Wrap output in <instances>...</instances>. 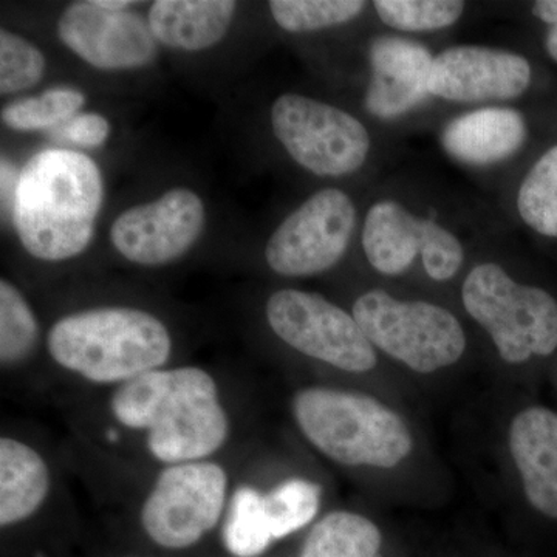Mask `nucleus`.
Masks as SVG:
<instances>
[{"label":"nucleus","mask_w":557,"mask_h":557,"mask_svg":"<svg viewBox=\"0 0 557 557\" xmlns=\"http://www.w3.org/2000/svg\"><path fill=\"white\" fill-rule=\"evenodd\" d=\"M351 314L376 351L420 375L456 366L467 350L460 321L426 300H401L370 289L355 300Z\"/></svg>","instance_id":"423d86ee"},{"label":"nucleus","mask_w":557,"mask_h":557,"mask_svg":"<svg viewBox=\"0 0 557 557\" xmlns=\"http://www.w3.org/2000/svg\"><path fill=\"white\" fill-rule=\"evenodd\" d=\"M0 185H2L3 209L9 211L10 218L13 219L17 185H20V172L5 159H2V168H0Z\"/></svg>","instance_id":"7c9ffc66"},{"label":"nucleus","mask_w":557,"mask_h":557,"mask_svg":"<svg viewBox=\"0 0 557 557\" xmlns=\"http://www.w3.org/2000/svg\"><path fill=\"white\" fill-rule=\"evenodd\" d=\"M86 104L83 91L58 87L39 97L22 98L2 109V121L10 129L39 132L53 129L75 119Z\"/></svg>","instance_id":"393cba45"},{"label":"nucleus","mask_w":557,"mask_h":557,"mask_svg":"<svg viewBox=\"0 0 557 557\" xmlns=\"http://www.w3.org/2000/svg\"><path fill=\"white\" fill-rule=\"evenodd\" d=\"M51 359L98 386H123L170 361V330L134 307H98L67 314L47 335Z\"/></svg>","instance_id":"7ed1b4c3"},{"label":"nucleus","mask_w":557,"mask_h":557,"mask_svg":"<svg viewBox=\"0 0 557 557\" xmlns=\"http://www.w3.org/2000/svg\"><path fill=\"white\" fill-rule=\"evenodd\" d=\"M50 469L33 446L13 437L0 438V525L32 519L50 494Z\"/></svg>","instance_id":"6ab92c4d"},{"label":"nucleus","mask_w":557,"mask_h":557,"mask_svg":"<svg viewBox=\"0 0 557 557\" xmlns=\"http://www.w3.org/2000/svg\"><path fill=\"white\" fill-rule=\"evenodd\" d=\"M273 20L289 33H310L347 24L366 9L362 0H271Z\"/></svg>","instance_id":"a878e982"},{"label":"nucleus","mask_w":557,"mask_h":557,"mask_svg":"<svg viewBox=\"0 0 557 557\" xmlns=\"http://www.w3.org/2000/svg\"><path fill=\"white\" fill-rule=\"evenodd\" d=\"M267 321L278 339L304 357L361 375L375 369L379 351L347 313L324 296L285 288L267 300Z\"/></svg>","instance_id":"6e6552de"},{"label":"nucleus","mask_w":557,"mask_h":557,"mask_svg":"<svg viewBox=\"0 0 557 557\" xmlns=\"http://www.w3.org/2000/svg\"><path fill=\"white\" fill-rule=\"evenodd\" d=\"M531 84V65L522 54L483 46H457L434 58L429 91L456 102L515 100Z\"/></svg>","instance_id":"ddd939ff"},{"label":"nucleus","mask_w":557,"mask_h":557,"mask_svg":"<svg viewBox=\"0 0 557 557\" xmlns=\"http://www.w3.org/2000/svg\"><path fill=\"white\" fill-rule=\"evenodd\" d=\"M527 137V121L519 110L482 108L449 121L442 146L460 163L486 166L518 153Z\"/></svg>","instance_id":"dca6fc26"},{"label":"nucleus","mask_w":557,"mask_h":557,"mask_svg":"<svg viewBox=\"0 0 557 557\" xmlns=\"http://www.w3.org/2000/svg\"><path fill=\"white\" fill-rule=\"evenodd\" d=\"M428 219L417 218L395 200L376 201L366 215L362 248L384 276H399L421 255Z\"/></svg>","instance_id":"a211bd4d"},{"label":"nucleus","mask_w":557,"mask_h":557,"mask_svg":"<svg viewBox=\"0 0 557 557\" xmlns=\"http://www.w3.org/2000/svg\"><path fill=\"white\" fill-rule=\"evenodd\" d=\"M228 486V472L218 461L164 467L139 509L143 531L161 548L194 547L225 516Z\"/></svg>","instance_id":"0eeeda50"},{"label":"nucleus","mask_w":557,"mask_h":557,"mask_svg":"<svg viewBox=\"0 0 557 557\" xmlns=\"http://www.w3.org/2000/svg\"><path fill=\"white\" fill-rule=\"evenodd\" d=\"M518 211L531 230L557 239V145L548 149L523 178Z\"/></svg>","instance_id":"b1692460"},{"label":"nucleus","mask_w":557,"mask_h":557,"mask_svg":"<svg viewBox=\"0 0 557 557\" xmlns=\"http://www.w3.org/2000/svg\"><path fill=\"white\" fill-rule=\"evenodd\" d=\"M420 256L428 276L432 281L446 282L456 276L463 265L465 249L450 231L428 219Z\"/></svg>","instance_id":"c85d7f7f"},{"label":"nucleus","mask_w":557,"mask_h":557,"mask_svg":"<svg viewBox=\"0 0 557 557\" xmlns=\"http://www.w3.org/2000/svg\"><path fill=\"white\" fill-rule=\"evenodd\" d=\"M434 58L428 47L399 36H380L369 49L372 79L366 109L380 120H395L424 102Z\"/></svg>","instance_id":"4468645a"},{"label":"nucleus","mask_w":557,"mask_h":557,"mask_svg":"<svg viewBox=\"0 0 557 557\" xmlns=\"http://www.w3.org/2000/svg\"><path fill=\"white\" fill-rule=\"evenodd\" d=\"M104 200L100 168L84 153L47 149L20 172L13 222L33 258L62 262L86 251Z\"/></svg>","instance_id":"f03ea898"},{"label":"nucleus","mask_w":557,"mask_h":557,"mask_svg":"<svg viewBox=\"0 0 557 557\" xmlns=\"http://www.w3.org/2000/svg\"><path fill=\"white\" fill-rule=\"evenodd\" d=\"M373 7L387 27L412 33L448 28L465 11L457 0H376Z\"/></svg>","instance_id":"bb28decb"},{"label":"nucleus","mask_w":557,"mask_h":557,"mask_svg":"<svg viewBox=\"0 0 557 557\" xmlns=\"http://www.w3.org/2000/svg\"><path fill=\"white\" fill-rule=\"evenodd\" d=\"M222 539L233 557H259L274 544L263 493L258 487L240 485L231 493L223 516Z\"/></svg>","instance_id":"412c9836"},{"label":"nucleus","mask_w":557,"mask_h":557,"mask_svg":"<svg viewBox=\"0 0 557 557\" xmlns=\"http://www.w3.org/2000/svg\"><path fill=\"white\" fill-rule=\"evenodd\" d=\"M271 126L288 156L319 177H343L368 160L370 135L346 110L298 94H284L271 108Z\"/></svg>","instance_id":"1a4fd4ad"},{"label":"nucleus","mask_w":557,"mask_h":557,"mask_svg":"<svg viewBox=\"0 0 557 557\" xmlns=\"http://www.w3.org/2000/svg\"><path fill=\"white\" fill-rule=\"evenodd\" d=\"M39 343V324L30 304L7 278L0 281V362L11 369L32 357Z\"/></svg>","instance_id":"5701e85b"},{"label":"nucleus","mask_w":557,"mask_h":557,"mask_svg":"<svg viewBox=\"0 0 557 557\" xmlns=\"http://www.w3.org/2000/svg\"><path fill=\"white\" fill-rule=\"evenodd\" d=\"M357 226V208L344 190H318L271 234L267 263L285 277L324 273L346 255Z\"/></svg>","instance_id":"9d476101"},{"label":"nucleus","mask_w":557,"mask_h":557,"mask_svg":"<svg viewBox=\"0 0 557 557\" xmlns=\"http://www.w3.org/2000/svg\"><path fill=\"white\" fill-rule=\"evenodd\" d=\"M62 137L83 148H98L108 141L110 124L100 113H81L62 127Z\"/></svg>","instance_id":"c756f323"},{"label":"nucleus","mask_w":557,"mask_h":557,"mask_svg":"<svg viewBox=\"0 0 557 557\" xmlns=\"http://www.w3.org/2000/svg\"><path fill=\"white\" fill-rule=\"evenodd\" d=\"M267 519L274 542L292 536L318 518L322 487L310 479L289 478L263 493Z\"/></svg>","instance_id":"4be33fe9"},{"label":"nucleus","mask_w":557,"mask_h":557,"mask_svg":"<svg viewBox=\"0 0 557 557\" xmlns=\"http://www.w3.org/2000/svg\"><path fill=\"white\" fill-rule=\"evenodd\" d=\"M461 300L508 364L557 350V300L544 288L519 284L497 263L469 271Z\"/></svg>","instance_id":"39448f33"},{"label":"nucleus","mask_w":557,"mask_h":557,"mask_svg":"<svg viewBox=\"0 0 557 557\" xmlns=\"http://www.w3.org/2000/svg\"><path fill=\"white\" fill-rule=\"evenodd\" d=\"M383 534L372 519L336 509L311 527L299 557H380Z\"/></svg>","instance_id":"aec40b11"},{"label":"nucleus","mask_w":557,"mask_h":557,"mask_svg":"<svg viewBox=\"0 0 557 557\" xmlns=\"http://www.w3.org/2000/svg\"><path fill=\"white\" fill-rule=\"evenodd\" d=\"M110 412L120 426L145 432L150 456L166 467L209 460L230 438L219 384L196 366L152 370L116 387Z\"/></svg>","instance_id":"f257e3e1"},{"label":"nucleus","mask_w":557,"mask_h":557,"mask_svg":"<svg viewBox=\"0 0 557 557\" xmlns=\"http://www.w3.org/2000/svg\"><path fill=\"white\" fill-rule=\"evenodd\" d=\"M292 416L304 438L341 467L388 471L408 460L413 450L405 418L362 392L299 388L292 398Z\"/></svg>","instance_id":"20e7f679"},{"label":"nucleus","mask_w":557,"mask_h":557,"mask_svg":"<svg viewBox=\"0 0 557 557\" xmlns=\"http://www.w3.org/2000/svg\"><path fill=\"white\" fill-rule=\"evenodd\" d=\"M207 223L203 201L194 190L174 188L113 220L110 240L124 259L160 267L185 256Z\"/></svg>","instance_id":"9b49d317"},{"label":"nucleus","mask_w":557,"mask_h":557,"mask_svg":"<svg viewBox=\"0 0 557 557\" xmlns=\"http://www.w3.org/2000/svg\"><path fill=\"white\" fill-rule=\"evenodd\" d=\"M545 49L553 61L557 62V25L548 28L547 36H545Z\"/></svg>","instance_id":"473e14b6"},{"label":"nucleus","mask_w":557,"mask_h":557,"mask_svg":"<svg viewBox=\"0 0 557 557\" xmlns=\"http://www.w3.org/2000/svg\"><path fill=\"white\" fill-rule=\"evenodd\" d=\"M534 16L545 24L553 27V25H557V0H539V2L533 3Z\"/></svg>","instance_id":"2f4dec72"},{"label":"nucleus","mask_w":557,"mask_h":557,"mask_svg":"<svg viewBox=\"0 0 557 557\" xmlns=\"http://www.w3.org/2000/svg\"><path fill=\"white\" fill-rule=\"evenodd\" d=\"M236 10L233 0H157L148 21L163 46L201 51L225 38Z\"/></svg>","instance_id":"f3484780"},{"label":"nucleus","mask_w":557,"mask_h":557,"mask_svg":"<svg viewBox=\"0 0 557 557\" xmlns=\"http://www.w3.org/2000/svg\"><path fill=\"white\" fill-rule=\"evenodd\" d=\"M508 449L530 507L557 520V413L544 406L519 410L509 423Z\"/></svg>","instance_id":"2eb2a0df"},{"label":"nucleus","mask_w":557,"mask_h":557,"mask_svg":"<svg viewBox=\"0 0 557 557\" xmlns=\"http://www.w3.org/2000/svg\"><path fill=\"white\" fill-rule=\"evenodd\" d=\"M46 73V58L38 47L13 32H0V94L32 89Z\"/></svg>","instance_id":"cd10ccee"},{"label":"nucleus","mask_w":557,"mask_h":557,"mask_svg":"<svg viewBox=\"0 0 557 557\" xmlns=\"http://www.w3.org/2000/svg\"><path fill=\"white\" fill-rule=\"evenodd\" d=\"M58 36L76 57L100 70L145 67L156 60L159 40L149 21L131 10H112L98 0L69 5Z\"/></svg>","instance_id":"f8f14e48"}]
</instances>
